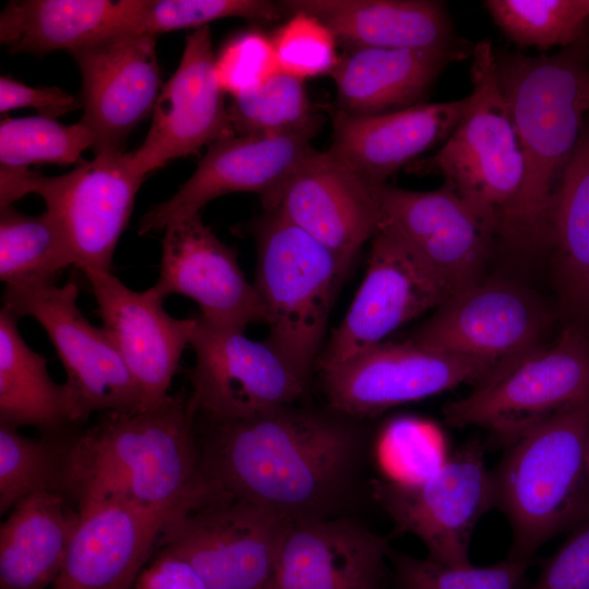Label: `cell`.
Here are the masks:
<instances>
[{"label": "cell", "mask_w": 589, "mask_h": 589, "mask_svg": "<svg viewBox=\"0 0 589 589\" xmlns=\"http://www.w3.org/2000/svg\"><path fill=\"white\" fill-rule=\"evenodd\" d=\"M204 478L220 493L287 521L340 517L363 468L358 419L284 406L239 420L196 416Z\"/></svg>", "instance_id": "1"}, {"label": "cell", "mask_w": 589, "mask_h": 589, "mask_svg": "<svg viewBox=\"0 0 589 589\" xmlns=\"http://www.w3.org/2000/svg\"><path fill=\"white\" fill-rule=\"evenodd\" d=\"M99 416L70 442L64 496L80 514L224 495L203 476L196 413L184 389L152 408Z\"/></svg>", "instance_id": "2"}, {"label": "cell", "mask_w": 589, "mask_h": 589, "mask_svg": "<svg viewBox=\"0 0 589 589\" xmlns=\"http://www.w3.org/2000/svg\"><path fill=\"white\" fill-rule=\"evenodd\" d=\"M589 36L554 55L495 49L496 73L525 158L521 193L504 243L519 250L548 245L552 195L579 137Z\"/></svg>", "instance_id": "3"}, {"label": "cell", "mask_w": 589, "mask_h": 589, "mask_svg": "<svg viewBox=\"0 0 589 589\" xmlns=\"http://www.w3.org/2000/svg\"><path fill=\"white\" fill-rule=\"evenodd\" d=\"M493 471L509 557L531 561L556 534L589 519V401L563 409L506 445Z\"/></svg>", "instance_id": "4"}, {"label": "cell", "mask_w": 589, "mask_h": 589, "mask_svg": "<svg viewBox=\"0 0 589 589\" xmlns=\"http://www.w3.org/2000/svg\"><path fill=\"white\" fill-rule=\"evenodd\" d=\"M471 58L468 104L430 164L504 242L521 193L525 158L500 86L495 48L480 40Z\"/></svg>", "instance_id": "5"}, {"label": "cell", "mask_w": 589, "mask_h": 589, "mask_svg": "<svg viewBox=\"0 0 589 589\" xmlns=\"http://www.w3.org/2000/svg\"><path fill=\"white\" fill-rule=\"evenodd\" d=\"M253 232V286L268 326L266 340L309 380L349 265L275 214L265 212Z\"/></svg>", "instance_id": "6"}, {"label": "cell", "mask_w": 589, "mask_h": 589, "mask_svg": "<svg viewBox=\"0 0 589 589\" xmlns=\"http://www.w3.org/2000/svg\"><path fill=\"white\" fill-rule=\"evenodd\" d=\"M589 401V326L568 322L549 347L498 363L444 408L455 426H478L505 446L530 426Z\"/></svg>", "instance_id": "7"}, {"label": "cell", "mask_w": 589, "mask_h": 589, "mask_svg": "<svg viewBox=\"0 0 589 589\" xmlns=\"http://www.w3.org/2000/svg\"><path fill=\"white\" fill-rule=\"evenodd\" d=\"M75 281L5 287L3 309L31 316L47 333L60 359L76 425L94 413L143 409L141 393L120 352L103 327L93 325L77 305Z\"/></svg>", "instance_id": "8"}, {"label": "cell", "mask_w": 589, "mask_h": 589, "mask_svg": "<svg viewBox=\"0 0 589 589\" xmlns=\"http://www.w3.org/2000/svg\"><path fill=\"white\" fill-rule=\"evenodd\" d=\"M371 491L397 531L413 534L429 558L450 566L472 565L474 529L496 507L493 471L480 443L465 445L421 479L374 480Z\"/></svg>", "instance_id": "9"}, {"label": "cell", "mask_w": 589, "mask_h": 589, "mask_svg": "<svg viewBox=\"0 0 589 589\" xmlns=\"http://www.w3.org/2000/svg\"><path fill=\"white\" fill-rule=\"evenodd\" d=\"M195 317L189 400L196 416L247 419L293 405L304 394L309 380L266 339Z\"/></svg>", "instance_id": "10"}, {"label": "cell", "mask_w": 589, "mask_h": 589, "mask_svg": "<svg viewBox=\"0 0 589 589\" xmlns=\"http://www.w3.org/2000/svg\"><path fill=\"white\" fill-rule=\"evenodd\" d=\"M498 363L421 346L383 341L318 369L330 409L353 419L477 383Z\"/></svg>", "instance_id": "11"}, {"label": "cell", "mask_w": 589, "mask_h": 589, "mask_svg": "<svg viewBox=\"0 0 589 589\" xmlns=\"http://www.w3.org/2000/svg\"><path fill=\"white\" fill-rule=\"evenodd\" d=\"M288 522L220 495L169 522L157 548L187 560L208 589H267Z\"/></svg>", "instance_id": "12"}, {"label": "cell", "mask_w": 589, "mask_h": 589, "mask_svg": "<svg viewBox=\"0 0 589 589\" xmlns=\"http://www.w3.org/2000/svg\"><path fill=\"white\" fill-rule=\"evenodd\" d=\"M449 292L404 239L381 223L371 239L364 278L316 368L345 361L381 344L411 320L435 310Z\"/></svg>", "instance_id": "13"}, {"label": "cell", "mask_w": 589, "mask_h": 589, "mask_svg": "<svg viewBox=\"0 0 589 589\" xmlns=\"http://www.w3.org/2000/svg\"><path fill=\"white\" fill-rule=\"evenodd\" d=\"M145 178L130 152L95 155L57 177L38 172L33 193L45 201L46 211L59 225L74 267L110 271Z\"/></svg>", "instance_id": "14"}, {"label": "cell", "mask_w": 589, "mask_h": 589, "mask_svg": "<svg viewBox=\"0 0 589 589\" xmlns=\"http://www.w3.org/2000/svg\"><path fill=\"white\" fill-rule=\"evenodd\" d=\"M377 188L328 151L313 149L261 201L266 213L300 228L350 266L381 226Z\"/></svg>", "instance_id": "15"}, {"label": "cell", "mask_w": 589, "mask_h": 589, "mask_svg": "<svg viewBox=\"0 0 589 589\" xmlns=\"http://www.w3.org/2000/svg\"><path fill=\"white\" fill-rule=\"evenodd\" d=\"M549 323V311L531 291L483 278L446 299L409 340L501 363L539 346Z\"/></svg>", "instance_id": "16"}, {"label": "cell", "mask_w": 589, "mask_h": 589, "mask_svg": "<svg viewBox=\"0 0 589 589\" xmlns=\"http://www.w3.org/2000/svg\"><path fill=\"white\" fill-rule=\"evenodd\" d=\"M377 197L381 223L404 239L450 296L483 279L495 236L452 188L444 183L422 192L383 184Z\"/></svg>", "instance_id": "17"}, {"label": "cell", "mask_w": 589, "mask_h": 589, "mask_svg": "<svg viewBox=\"0 0 589 589\" xmlns=\"http://www.w3.org/2000/svg\"><path fill=\"white\" fill-rule=\"evenodd\" d=\"M81 79L80 120L95 155L122 153L130 133L154 109L163 88L156 36L119 34L70 52Z\"/></svg>", "instance_id": "18"}, {"label": "cell", "mask_w": 589, "mask_h": 589, "mask_svg": "<svg viewBox=\"0 0 589 589\" xmlns=\"http://www.w3.org/2000/svg\"><path fill=\"white\" fill-rule=\"evenodd\" d=\"M317 130L277 134H231L209 145L193 175L139 221V235L157 232L200 215L213 200L235 192L264 196L278 188L314 149Z\"/></svg>", "instance_id": "19"}, {"label": "cell", "mask_w": 589, "mask_h": 589, "mask_svg": "<svg viewBox=\"0 0 589 589\" xmlns=\"http://www.w3.org/2000/svg\"><path fill=\"white\" fill-rule=\"evenodd\" d=\"M215 59L208 25L187 36L178 68L163 85L154 106L146 137L130 152L142 175L235 134L225 92L216 76Z\"/></svg>", "instance_id": "20"}, {"label": "cell", "mask_w": 589, "mask_h": 589, "mask_svg": "<svg viewBox=\"0 0 589 589\" xmlns=\"http://www.w3.org/2000/svg\"><path fill=\"white\" fill-rule=\"evenodd\" d=\"M209 501L110 504L79 513V527L50 589H133L167 525Z\"/></svg>", "instance_id": "21"}, {"label": "cell", "mask_w": 589, "mask_h": 589, "mask_svg": "<svg viewBox=\"0 0 589 589\" xmlns=\"http://www.w3.org/2000/svg\"><path fill=\"white\" fill-rule=\"evenodd\" d=\"M97 302L103 328L120 352L134 380L143 409L164 402L170 394L182 353L190 346L196 317L176 318L151 287L134 291L110 271L83 272Z\"/></svg>", "instance_id": "22"}, {"label": "cell", "mask_w": 589, "mask_h": 589, "mask_svg": "<svg viewBox=\"0 0 589 589\" xmlns=\"http://www.w3.org/2000/svg\"><path fill=\"white\" fill-rule=\"evenodd\" d=\"M151 288L164 300L171 294L192 299L200 309L197 316L209 324L244 330L249 324L264 322L261 301L236 251L201 215L164 229L159 277Z\"/></svg>", "instance_id": "23"}, {"label": "cell", "mask_w": 589, "mask_h": 589, "mask_svg": "<svg viewBox=\"0 0 589 589\" xmlns=\"http://www.w3.org/2000/svg\"><path fill=\"white\" fill-rule=\"evenodd\" d=\"M390 550L342 516L289 521L267 589H386Z\"/></svg>", "instance_id": "24"}, {"label": "cell", "mask_w": 589, "mask_h": 589, "mask_svg": "<svg viewBox=\"0 0 589 589\" xmlns=\"http://www.w3.org/2000/svg\"><path fill=\"white\" fill-rule=\"evenodd\" d=\"M467 104L468 96L375 116L336 110L328 152L373 187L386 184L412 158L445 142Z\"/></svg>", "instance_id": "25"}, {"label": "cell", "mask_w": 589, "mask_h": 589, "mask_svg": "<svg viewBox=\"0 0 589 589\" xmlns=\"http://www.w3.org/2000/svg\"><path fill=\"white\" fill-rule=\"evenodd\" d=\"M284 13L320 20L347 48L472 49L457 38L442 1L287 0Z\"/></svg>", "instance_id": "26"}, {"label": "cell", "mask_w": 589, "mask_h": 589, "mask_svg": "<svg viewBox=\"0 0 589 589\" xmlns=\"http://www.w3.org/2000/svg\"><path fill=\"white\" fill-rule=\"evenodd\" d=\"M472 49L352 47L330 75L338 111L375 116L414 106L453 61Z\"/></svg>", "instance_id": "27"}, {"label": "cell", "mask_w": 589, "mask_h": 589, "mask_svg": "<svg viewBox=\"0 0 589 589\" xmlns=\"http://www.w3.org/2000/svg\"><path fill=\"white\" fill-rule=\"evenodd\" d=\"M146 0H14L0 14V43L12 53L71 52L130 33Z\"/></svg>", "instance_id": "28"}, {"label": "cell", "mask_w": 589, "mask_h": 589, "mask_svg": "<svg viewBox=\"0 0 589 589\" xmlns=\"http://www.w3.org/2000/svg\"><path fill=\"white\" fill-rule=\"evenodd\" d=\"M81 516L61 494L34 493L0 527V589H50Z\"/></svg>", "instance_id": "29"}, {"label": "cell", "mask_w": 589, "mask_h": 589, "mask_svg": "<svg viewBox=\"0 0 589 589\" xmlns=\"http://www.w3.org/2000/svg\"><path fill=\"white\" fill-rule=\"evenodd\" d=\"M548 245L562 311L589 326V111L552 195Z\"/></svg>", "instance_id": "30"}, {"label": "cell", "mask_w": 589, "mask_h": 589, "mask_svg": "<svg viewBox=\"0 0 589 589\" xmlns=\"http://www.w3.org/2000/svg\"><path fill=\"white\" fill-rule=\"evenodd\" d=\"M17 317L0 311V425L33 426L57 435L75 424L68 389L49 374L47 360L34 351L17 328Z\"/></svg>", "instance_id": "31"}, {"label": "cell", "mask_w": 589, "mask_h": 589, "mask_svg": "<svg viewBox=\"0 0 589 589\" xmlns=\"http://www.w3.org/2000/svg\"><path fill=\"white\" fill-rule=\"evenodd\" d=\"M73 259L53 217L0 208V279L5 287L56 284Z\"/></svg>", "instance_id": "32"}, {"label": "cell", "mask_w": 589, "mask_h": 589, "mask_svg": "<svg viewBox=\"0 0 589 589\" xmlns=\"http://www.w3.org/2000/svg\"><path fill=\"white\" fill-rule=\"evenodd\" d=\"M77 429L57 435L28 437L16 429L0 425L1 515L37 492L64 496L68 453Z\"/></svg>", "instance_id": "33"}, {"label": "cell", "mask_w": 589, "mask_h": 589, "mask_svg": "<svg viewBox=\"0 0 589 589\" xmlns=\"http://www.w3.org/2000/svg\"><path fill=\"white\" fill-rule=\"evenodd\" d=\"M486 11L519 48L564 49L589 31V0H486Z\"/></svg>", "instance_id": "34"}, {"label": "cell", "mask_w": 589, "mask_h": 589, "mask_svg": "<svg viewBox=\"0 0 589 589\" xmlns=\"http://www.w3.org/2000/svg\"><path fill=\"white\" fill-rule=\"evenodd\" d=\"M236 134H277L318 130L304 81L278 71L260 87L233 96L228 107Z\"/></svg>", "instance_id": "35"}, {"label": "cell", "mask_w": 589, "mask_h": 589, "mask_svg": "<svg viewBox=\"0 0 589 589\" xmlns=\"http://www.w3.org/2000/svg\"><path fill=\"white\" fill-rule=\"evenodd\" d=\"M94 147L92 131L81 121L62 124L31 116L4 118L0 123V166L28 168L35 164H82V153Z\"/></svg>", "instance_id": "36"}, {"label": "cell", "mask_w": 589, "mask_h": 589, "mask_svg": "<svg viewBox=\"0 0 589 589\" xmlns=\"http://www.w3.org/2000/svg\"><path fill=\"white\" fill-rule=\"evenodd\" d=\"M392 589H517L531 561L507 556L488 566H450L390 550Z\"/></svg>", "instance_id": "37"}, {"label": "cell", "mask_w": 589, "mask_h": 589, "mask_svg": "<svg viewBox=\"0 0 589 589\" xmlns=\"http://www.w3.org/2000/svg\"><path fill=\"white\" fill-rule=\"evenodd\" d=\"M284 13L279 3L266 0H146L130 34L161 33L203 27L226 17L271 22Z\"/></svg>", "instance_id": "38"}, {"label": "cell", "mask_w": 589, "mask_h": 589, "mask_svg": "<svg viewBox=\"0 0 589 589\" xmlns=\"http://www.w3.org/2000/svg\"><path fill=\"white\" fill-rule=\"evenodd\" d=\"M279 71L301 80L332 73L337 40L313 15L297 12L272 37Z\"/></svg>", "instance_id": "39"}, {"label": "cell", "mask_w": 589, "mask_h": 589, "mask_svg": "<svg viewBox=\"0 0 589 589\" xmlns=\"http://www.w3.org/2000/svg\"><path fill=\"white\" fill-rule=\"evenodd\" d=\"M215 71L232 97L260 87L279 71L272 38L255 29L236 35L216 56Z\"/></svg>", "instance_id": "40"}, {"label": "cell", "mask_w": 589, "mask_h": 589, "mask_svg": "<svg viewBox=\"0 0 589 589\" xmlns=\"http://www.w3.org/2000/svg\"><path fill=\"white\" fill-rule=\"evenodd\" d=\"M570 531L528 589H589V519Z\"/></svg>", "instance_id": "41"}, {"label": "cell", "mask_w": 589, "mask_h": 589, "mask_svg": "<svg viewBox=\"0 0 589 589\" xmlns=\"http://www.w3.org/2000/svg\"><path fill=\"white\" fill-rule=\"evenodd\" d=\"M19 108H33L39 116L56 119L82 108V104L58 86L33 87L15 79L1 76V113Z\"/></svg>", "instance_id": "42"}, {"label": "cell", "mask_w": 589, "mask_h": 589, "mask_svg": "<svg viewBox=\"0 0 589 589\" xmlns=\"http://www.w3.org/2000/svg\"><path fill=\"white\" fill-rule=\"evenodd\" d=\"M133 589H208L193 566L169 548H157Z\"/></svg>", "instance_id": "43"}, {"label": "cell", "mask_w": 589, "mask_h": 589, "mask_svg": "<svg viewBox=\"0 0 589 589\" xmlns=\"http://www.w3.org/2000/svg\"><path fill=\"white\" fill-rule=\"evenodd\" d=\"M38 171L28 168L0 166V208L12 206L21 197L33 193Z\"/></svg>", "instance_id": "44"}, {"label": "cell", "mask_w": 589, "mask_h": 589, "mask_svg": "<svg viewBox=\"0 0 589 589\" xmlns=\"http://www.w3.org/2000/svg\"><path fill=\"white\" fill-rule=\"evenodd\" d=\"M588 36H589V31H588ZM581 106L585 112L589 111V62L587 65V71H586L585 82H584V87H582Z\"/></svg>", "instance_id": "45"}]
</instances>
